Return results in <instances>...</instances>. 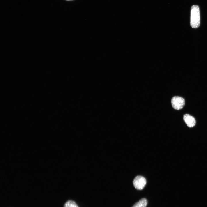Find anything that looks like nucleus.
<instances>
[{
	"mask_svg": "<svg viewBox=\"0 0 207 207\" xmlns=\"http://www.w3.org/2000/svg\"><path fill=\"white\" fill-rule=\"evenodd\" d=\"M200 23V12L198 6L194 5L191 10L190 25L193 28L199 27Z\"/></svg>",
	"mask_w": 207,
	"mask_h": 207,
	"instance_id": "1",
	"label": "nucleus"
},
{
	"mask_svg": "<svg viewBox=\"0 0 207 207\" xmlns=\"http://www.w3.org/2000/svg\"><path fill=\"white\" fill-rule=\"evenodd\" d=\"M171 103L173 108L175 110L182 109L185 104V100L183 98L178 96L173 97L171 100Z\"/></svg>",
	"mask_w": 207,
	"mask_h": 207,
	"instance_id": "2",
	"label": "nucleus"
},
{
	"mask_svg": "<svg viewBox=\"0 0 207 207\" xmlns=\"http://www.w3.org/2000/svg\"><path fill=\"white\" fill-rule=\"evenodd\" d=\"M146 183L145 179L141 176H137L134 179L133 181V185L136 189L138 190L143 189Z\"/></svg>",
	"mask_w": 207,
	"mask_h": 207,
	"instance_id": "3",
	"label": "nucleus"
},
{
	"mask_svg": "<svg viewBox=\"0 0 207 207\" xmlns=\"http://www.w3.org/2000/svg\"><path fill=\"white\" fill-rule=\"evenodd\" d=\"M183 118L185 122L189 127H192L195 125L196 120L192 116L186 114L184 115Z\"/></svg>",
	"mask_w": 207,
	"mask_h": 207,
	"instance_id": "4",
	"label": "nucleus"
},
{
	"mask_svg": "<svg viewBox=\"0 0 207 207\" xmlns=\"http://www.w3.org/2000/svg\"><path fill=\"white\" fill-rule=\"evenodd\" d=\"M147 204V199L143 198L136 203L132 207H146Z\"/></svg>",
	"mask_w": 207,
	"mask_h": 207,
	"instance_id": "5",
	"label": "nucleus"
},
{
	"mask_svg": "<svg viewBox=\"0 0 207 207\" xmlns=\"http://www.w3.org/2000/svg\"><path fill=\"white\" fill-rule=\"evenodd\" d=\"M64 207H79L77 204L74 201L69 200L67 201L64 204Z\"/></svg>",
	"mask_w": 207,
	"mask_h": 207,
	"instance_id": "6",
	"label": "nucleus"
},
{
	"mask_svg": "<svg viewBox=\"0 0 207 207\" xmlns=\"http://www.w3.org/2000/svg\"><path fill=\"white\" fill-rule=\"evenodd\" d=\"M68 0V1H69V0Z\"/></svg>",
	"mask_w": 207,
	"mask_h": 207,
	"instance_id": "7",
	"label": "nucleus"
}]
</instances>
